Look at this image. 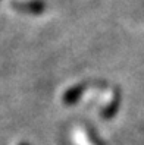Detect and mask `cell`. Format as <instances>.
<instances>
[{
	"label": "cell",
	"mask_w": 144,
	"mask_h": 145,
	"mask_svg": "<svg viewBox=\"0 0 144 145\" xmlns=\"http://www.w3.org/2000/svg\"><path fill=\"white\" fill-rule=\"evenodd\" d=\"M21 12H31V13H41L44 9V5L41 2H28V3H16L13 5Z\"/></svg>",
	"instance_id": "cell-1"
},
{
	"label": "cell",
	"mask_w": 144,
	"mask_h": 145,
	"mask_svg": "<svg viewBox=\"0 0 144 145\" xmlns=\"http://www.w3.org/2000/svg\"><path fill=\"white\" fill-rule=\"evenodd\" d=\"M74 141L77 145H94V142L91 141L85 129H81V127H77L74 131Z\"/></svg>",
	"instance_id": "cell-2"
}]
</instances>
